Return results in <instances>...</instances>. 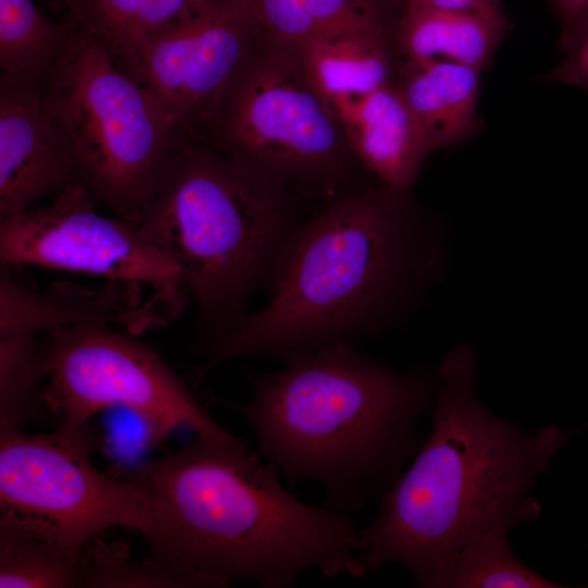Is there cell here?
<instances>
[{"instance_id": "obj_1", "label": "cell", "mask_w": 588, "mask_h": 588, "mask_svg": "<svg viewBox=\"0 0 588 588\" xmlns=\"http://www.w3.org/2000/svg\"><path fill=\"white\" fill-rule=\"evenodd\" d=\"M279 473L252 451L200 436L140 465L128 480L144 499L151 555L192 588L241 579L287 588L308 569L363 577L359 530L348 514L298 500Z\"/></svg>"}, {"instance_id": "obj_2", "label": "cell", "mask_w": 588, "mask_h": 588, "mask_svg": "<svg viewBox=\"0 0 588 588\" xmlns=\"http://www.w3.org/2000/svg\"><path fill=\"white\" fill-rule=\"evenodd\" d=\"M405 194L363 189L302 221L268 282L267 306L203 347L193 379L237 357L352 343L399 320L442 268L438 234Z\"/></svg>"}, {"instance_id": "obj_3", "label": "cell", "mask_w": 588, "mask_h": 588, "mask_svg": "<svg viewBox=\"0 0 588 588\" xmlns=\"http://www.w3.org/2000/svg\"><path fill=\"white\" fill-rule=\"evenodd\" d=\"M432 429L407 470L359 530L366 571L397 563L426 588L468 540L540 514L530 495L553 454L575 433L547 426L527 434L489 412L475 391L477 357L457 346L438 370Z\"/></svg>"}, {"instance_id": "obj_4", "label": "cell", "mask_w": 588, "mask_h": 588, "mask_svg": "<svg viewBox=\"0 0 588 588\" xmlns=\"http://www.w3.org/2000/svg\"><path fill=\"white\" fill-rule=\"evenodd\" d=\"M253 373V397L233 404L250 424L258 456L290 487L313 480L323 506L345 514L381 500L420 448L417 425L438 373L395 371L339 342L291 354Z\"/></svg>"}, {"instance_id": "obj_5", "label": "cell", "mask_w": 588, "mask_h": 588, "mask_svg": "<svg viewBox=\"0 0 588 588\" xmlns=\"http://www.w3.org/2000/svg\"><path fill=\"white\" fill-rule=\"evenodd\" d=\"M301 222L285 189L184 138L136 226L180 268L203 348L247 315Z\"/></svg>"}, {"instance_id": "obj_6", "label": "cell", "mask_w": 588, "mask_h": 588, "mask_svg": "<svg viewBox=\"0 0 588 588\" xmlns=\"http://www.w3.org/2000/svg\"><path fill=\"white\" fill-rule=\"evenodd\" d=\"M66 25V49L41 85L47 107L71 139L94 199L136 226L184 137L97 40Z\"/></svg>"}, {"instance_id": "obj_7", "label": "cell", "mask_w": 588, "mask_h": 588, "mask_svg": "<svg viewBox=\"0 0 588 588\" xmlns=\"http://www.w3.org/2000/svg\"><path fill=\"white\" fill-rule=\"evenodd\" d=\"M338 119L297 53L248 56L222 90L198 139L256 175L336 201L352 174ZM352 195V194H351Z\"/></svg>"}, {"instance_id": "obj_8", "label": "cell", "mask_w": 588, "mask_h": 588, "mask_svg": "<svg viewBox=\"0 0 588 588\" xmlns=\"http://www.w3.org/2000/svg\"><path fill=\"white\" fill-rule=\"evenodd\" d=\"M132 334L108 324H79L44 334L42 399L58 422L85 424L97 413L123 408L150 426L158 444L187 427L228 448L252 451L207 413L154 350Z\"/></svg>"}, {"instance_id": "obj_9", "label": "cell", "mask_w": 588, "mask_h": 588, "mask_svg": "<svg viewBox=\"0 0 588 588\" xmlns=\"http://www.w3.org/2000/svg\"><path fill=\"white\" fill-rule=\"evenodd\" d=\"M87 422L48 433L0 430V524L83 548L111 528L143 532L144 499L91 461Z\"/></svg>"}, {"instance_id": "obj_10", "label": "cell", "mask_w": 588, "mask_h": 588, "mask_svg": "<svg viewBox=\"0 0 588 588\" xmlns=\"http://www.w3.org/2000/svg\"><path fill=\"white\" fill-rule=\"evenodd\" d=\"M97 205L79 182L47 206L0 221V264L149 285L182 309L189 294L177 265L137 226L99 213Z\"/></svg>"}, {"instance_id": "obj_11", "label": "cell", "mask_w": 588, "mask_h": 588, "mask_svg": "<svg viewBox=\"0 0 588 588\" xmlns=\"http://www.w3.org/2000/svg\"><path fill=\"white\" fill-rule=\"evenodd\" d=\"M261 32L249 0H206L187 20L118 60L196 142Z\"/></svg>"}, {"instance_id": "obj_12", "label": "cell", "mask_w": 588, "mask_h": 588, "mask_svg": "<svg viewBox=\"0 0 588 588\" xmlns=\"http://www.w3.org/2000/svg\"><path fill=\"white\" fill-rule=\"evenodd\" d=\"M79 182L77 155L42 86L0 74V221Z\"/></svg>"}, {"instance_id": "obj_13", "label": "cell", "mask_w": 588, "mask_h": 588, "mask_svg": "<svg viewBox=\"0 0 588 588\" xmlns=\"http://www.w3.org/2000/svg\"><path fill=\"white\" fill-rule=\"evenodd\" d=\"M177 309L157 295L143 303L140 286L106 281L98 290L54 283L46 291L23 282L13 267L0 269V336L48 332L79 324H126L136 334L172 318Z\"/></svg>"}, {"instance_id": "obj_14", "label": "cell", "mask_w": 588, "mask_h": 588, "mask_svg": "<svg viewBox=\"0 0 588 588\" xmlns=\"http://www.w3.org/2000/svg\"><path fill=\"white\" fill-rule=\"evenodd\" d=\"M332 111L360 164L382 185L407 191L431 149L399 86L389 83Z\"/></svg>"}, {"instance_id": "obj_15", "label": "cell", "mask_w": 588, "mask_h": 588, "mask_svg": "<svg viewBox=\"0 0 588 588\" xmlns=\"http://www.w3.org/2000/svg\"><path fill=\"white\" fill-rule=\"evenodd\" d=\"M480 73L450 61H405L397 86L431 151L453 146L476 130Z\"/></svg>"}, {"instance_id": "obj_16", "label": "cell", "mask_w": 588, "mask_h": 588, "mask_svg": "<svg viewBox=\"0 0 588 588\" xmlns=\"http://www.w3.org/2000/svg\"><path fill=\"white\" fill-rule=\"evenodd\" d=\"M506 30L505 15L404 8L397 45L407 61H450L482 71Z\"/></svg>"}, {"instance_id": "obj_17", "label": "cell", "mask_w": 588, "mask_h": 588, "mask_svg": "<svg viewBox=\"0 0 588 588\" xmlns=\"http://www.w3.org/2000/svg\"><path fill=\"white\" fill-rule=\"evenodd\" d=\"M206 0H51L63 22L118 60L192 16Z\"/></svg>"}, {"instance_id": "obj_18", "label": "cell", "mask_w": 588, "mask_h": 588, "mask_svg": "<svg viewBox=\"0 0 588 588\" xmlns=\"http://www.w3.org/2000/svg\"><path fill=\"white\" fill-rule=\"evenodd\" d=\"M295 52L331 110L391 83L383 32L323 37Z\"/></svg>"}, {"instance_id": "obj_19", "label": "cell", "mask_w": 588, "mask_h": 588, "mask_svg": "<svg viewBox=\"0 0 588 588\" xmlns=\"http://www.w3.org/2000/svg\"><path fill=\"white\" fill-rule=\"evenodd\" d=\"M261 37L298 50L316 39L383 32L372 0H249Z\"/></svg>"}, {"instance_id": "obj_20", "label": "cell", "mask_w": 588, "mask_h": 588, "mask_svg": "<svg viewBox=\"0 0 588 588\" xmlns=\"http://www.w3.org/2000/svg\"><path fill=\"white\" fill-rule=\"evenodd\" d=\"M69 34L64 22L53 23L32 0H0V74L42 85Z\"/></svg>"}, {"instance_id": "obj_21", "label": "cell", "mask_w": 588, "mask_h": 588, "mask_svg": "<svg viewBox=\"0 0 588 588\" xmlns=\"http://www.w3.org/2000/svg\"><path fill=\"white\" fill-rule=\"evenodd\" d=\"M509 528L476 535L432 575L426 588H574L552 581L518 561Z\"/></svg>"}, {"instance_id": "obj_22", "label": "cell", "mask_w": 588, "mask_h": 588, "mask_svg": "<svg viewBox=\"0 0 588 588\" xmlns=\"http://www.w3.org/2000/svg\"><path fill=\"white\" fill-rule=\"evenodd\" d=\"M85 547L0 524V588H82Z\"/></svg>"}, {"instance_id": "obj_23", "label": "cell", "mask_w": 588, "mask_h": 588, "mask_svg": "<svg viewBox=\"0 0 588 588\" xmlns=\"http://www.w3.org/2000/svg\"><path fill=\"white\" fill-rule=\"evenodd\" d=\"M40 340L29 334L0 336V430L21 428L45 407Z\"/></svg>"}, {"instance_id": "obj_24", "label": "cell", "mask_w": 588, "mask_h": 588, "mask_svg": "<svg viewBox=\"0 0 588 588\" xmlns=\"http://www.w3.org/2000/svg\"><path fill=\"white\" fill-rule=\"evenodd\" d=\"M82 588H192L189 580L161 560L131 556L123 541H105L101 536L85 547Z\"/></svg>"}, {"instance_id": "obj_25", "label": "cell", "mask_w": 588, "mask_h": 588, "mask_svg": "<svg viewBox=\"0 0 588 588\" xmlns=\"http://www.w3.org/2000/svg\"><path fill=\"white\" fill-rule=\"evenodd\" d=\"M563 51L564 59L546 75L544 79L588 90V22Z\"/></svg>"}, {"instance_id": "obj_26", "label": "cell", "mask_w": 588, "mask_h": 588, "mask_svg": "<svg viewBox=\"0 0 588 588\" xmlns=\"http://www.w3.org/2000/svg\"><path fill=\"white\" fill-rule=\"evenodd\" d=\"M562 23L560 48L568 42L588 22V0H553Z\"/></svg>"}, {"instance_id": "obj_27", "label": "cell", "mask_w": 588, "mask_h": 588, "mask_svg": "<svg viewBox=\"0 0 588 588\" xmlns=\"http://www.w3.org/2000/svg\"><path fill=\"white\" fill-rule=\"evenodd\" d=\"M404 8L469 11L488 15H504L501 0H402Z\"/></svg>"}]
</instances>
